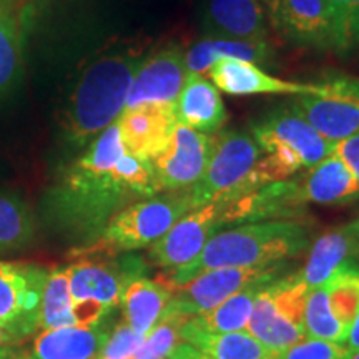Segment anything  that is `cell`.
I'll return each instance as SVG.
<instances>
[{"mask_svg":"<svg viewBox=\"0 0 359 359\" xmlns=\"http://www.w3.org/2000/svg\"><path fill=\"white\" fill-rule=\"evenodd\" d=\"M156 193L154 165L128 154L115 122L62 172L43 210L53 226L90 245L125 206Z\"/></svg>","mask_w":359,"mask_h":359,"instance_id":"1","label":"cell"},{"mask_svg":"<svg viewBox=\"0 0 359 359\" xmlns=\"http://www.w3.org/2000/svg\"><path fill=\"white\" fill-rule=\"evenodd\" d=\"M147 53L138 47L93 58L72 85L60 111V132L72 150H82L123 114L133 77Z\"/></svg>","mask_w":359,"mask_h":359,"instance_id":"2","label":"cell"},{"mask_svg":"<svg viewBox=\"0 0 359 359\" xmlns=\"http://www.w3.org/2000/svg\"><path fill=\"white\" fill-rule=\"evenodd\" d=\"M311 228L299 219H264L219 230L201 253L185 266L161 278L170 290H177L191 278L217 268L266 266L298 257L309 246Z\"/></svg>","mask_w":359,"mask_h":359,"instance_id":"3","label":"cell"},{"mask_svg":"<svg viewBox=\"0 0 359 359\" xmlns=\"http://www.w3.org/2000/svg\"><path fill=\"white\" fill-rule=\"evenodd\" d=\"M250 133L264 155L258 168L268 183L294 177L333 151V145L304 120L291 102L253 120Z\"/></svg>","mask_w":359,"mask_h":359,"instance_id":"4","label":"cell"},{"mask_svg":"<svg viewBox=\"0 0 359 359\" xmlns=\"http://www.w3.org/2000/svg\"><path fill=\"white\" fill-rule=\"evenodd\" d=\"M193 210L191 191H165L125 206L107 223L93 243L77 250L75 255L128 253L151 246L180 218Z\"/></svg>","mask_w":359,"mask_h":359,"instance_id":"5","label":"cell"},{"mask_svg":"<svg viewBox=\"0 0 359 359\" xmlns=\"http://www.w3.org/2000/svg\"><path fill=\"white\" fill-rule=\"evenodd\" d=\"M308 294V286L296 273L271 281L258 294L245 331L271 351L281 353L306 338L303 318Z\"/></svg>","mask_w":359,"mask_h":359,"instance_id":"6","label":"cell"},{"mask_svg":"<svg viewBox=\"0 0 359 359\" xmlns=\"http://www.w3.org/2000/svg\"><path fill=\"white\" fill-rule=\"evenodd\" d=\"M67 268L75 321L85 327L98 326L111 309L120 306L125 286L143 271L138 258H125L118 263L80 259Z\"/></svg>","mask_w":359,"mask_h":359,"instance_id":"7","label":"cell"},{"mask_svg":"<svg viewBox=\"0 0 359 359\" xmlns=\"http://www.w3.org/2000/svg\"><path fill=\"white\" fill-rule=\"evenodd\" d=\"M262 155L250 130H219L215 135L213 150L205 173L198 183L190 188L193 208L217 200L231 201Z\"/></svg>","mask_w":359,"mask_h":359,"instance_id":"8","label":"cell"},{"mask_svg":"<svg viewBox=\"0 0 359 359\" xmlns=\"http://www.w3.org/2000/svg\"><path fill=\"white\" fill-rule=\"evenodd\" d=\"M308 95L293 97L291 105L331 145L359 132V77L330 74Z\"/></svg>","mask_w":359,"mask_h":359,"instance_id":"9","label":"cell"},{"mask_svg":"<svg viewBox=\"0 0 359 359\" xmlns=\"http://www.w3.org/2000/svg\"><path fill=\"white\" fill-rule=\"evenodd\" d=\"M286 262L251 268H217L200 273L173 291L168 308L185 316H198L217 308L224 299L259 280H278L286 276Z\"/></svg>","mask_w":359,"mask_h":359,"instance_id":"10","label":"cell"},{"mask_svg":"<svg viewBox=\"0 0 359 359\" xmlns=\"http://www.w3.org/2000/svg\"><path fill=\"white\" fill-rule=\"evenodd\" d=\"M226 224V201H210L193 208L151 245L150 258L156 266L177 269L193 262L206 243Z\"/></svg>","mask_w":359,"mask_h":359,"instance_id":"11","label":"cell"},{"mask_svg":"<svg viewBox=\"0 0 359 359\" xmlns=\"http://www.w3.org/2000/svg\"><path fill=\"white\" fill-rule=\"evenodd\" d=\"M215 135L175 125L167 147L151 160L160 191H178L195 187L205 173L213 150Z\"/></svg>","mask_w":359,"mask_h":359,"instance_id":"12","label":"cell"},{"mask_svg":"<svg viewBox=\"0 0 359 359\" xmlns=\"http://www.w3.org/2000/svg\"><path fill=\"white\" fill-rule=\"evenodd\" d=\"M47 275L37 264L0 262V323L25 339L39 330Z\"/></svg>","mask_w":359,"mask_h":359,"instance_id":"13","label":"cell"},{"mask_svg":"<svg viewBox=\"0 0 359 359\" xmlns=\"http://www.w3.org/2000/svg\"><path fill=\"white\" fill-rule=\"evenodd\" d=\"M188 77L185 48L168 43L160 50L147 53L135 74L125 110L142 105H175Z\"/></svg>","mask_w":359,"mask_h":359,"instance_id":"14","label":"cell"},{"mask_svg":"<svg viewBox=\"0 0 359 359\" xmlns=\"http://www.w3.org/2000/svg\"><path fill=\"white\" fill-rule=\"evenodd\" d=\"M280 34L299 47L343 53L338 25L326 0H283Z\"/></svg>","mask_w":359,"mask_h":359,"instance_id":"15","label":"cell"},{"mask_svg":"<svg viewBox=\"0 0 359 359\" xmlns=\"http://www.w3.org/2000/svg\"><path fill=\"white\" fill-rule=\"evenodd\" d=\"M208 79L219 92L230 97L250 95H308L318 83L293 82L269 75L262 67L238 58H219L208 70Z\"/></svg>","mask_w":359,"mask_h":359,"instance_id":"16","label":"cell"},{"mask_svg":"<svg viewBox=\"0 0 359 359\" xmlns=\"http://www.w3.org/2000/svg\"><path fill=\"white\" fill-rule=\"evenodd\" d=\"M268 25L259 0H203L201 29L208 37L268 40Z\"/></svg>","mask_w":359,"mask_h":359,"instance_id":"17","label":"cell"},{"mask_svg":"<svg viewBox=\"0 0 359 359\" xmlns=\"http://www.w3.org/2000/svg\"><path fill=\"white\" fill-rule=\"evenodd\" d=\"M116 125L128 154L151 161L172 137L177 125L175 105H142L123 110Z\"/></svg>","mask_w":359,"mask_h":359,"instance_id":"18","label":"cell"},{"mask_svg":"<svg viewBox=\"0 0 359 359\" xmlns=\"http://www.w3.org/2000/svg\"><path fill=\"white\" fill-rule=\"evenodd\" d=\"M304 203L339 206L359 201V183L351 170L334 154L298 173Z\"/></svg>","mask_w":359,"mask_h":359,"instance_id":"19","label":"cell"},{"mask_svg":"<svg viewBox=\"0 0 359 359\" xmlns=\"http://www.w3.org/2000/svg\"><path fill=\"white\" fill-rule=\"evenodd\" d=\"M175 116L177 123L206 135L218 133L228 120L219 90L205 75L193 74H188L175 102Z\"/></svg>","mask_w":359,"mask_h":359,"instance_id":"20","label":"cell"},{"mask_svg":"<svg viewBox=\"0 0 359 359\" xmlns=\"http://www.w3.org/2000/svg\"><path fill=\"white\" fill-rule=\"evenodd\" d=\"M356 258H359V243L348 224L331 228L314 240L306 264L296 275L311 291L325 285L341 266L356 262Z\"/></svg>","mask_w":359,"mask_h":359,"instance_id":"21","label":"cell"},{"mask_svg":"<svg viewBox=\"0 0 359 359\" xmlns=\"http://www.w3.org/2000/svg\"><path fill=\"white\" fill-rule=\"evenodd\" d=\"M111 331L103 326H67L43 330L29 359H97Z\"/></svg>","mask_w":359,"mask_h":359,"instance_id":"22","label":"cell"},{"mask_svg":"<svg viewBox=\"0 0 359 359\" xmlns=\"http://www.w3.org/2000/svg\"><path fill=\"white\" fill-rule=\"evenodd\" d=\"M276 50L268 40H236L222 37H206L193 43L185 50L187 72L193 75H205L219 58H238L251 64H271Z\"/></svg>","mask_w":359,"mask_h":359,"instance_id":"23","label":"cell"},{"mask_svg":"<svg viewBox=\"0 0 359 359\" xmlns=\"http://www.w3.org/2000/svg\"><path fill=\"white\" fill-rule=\"evenodd\" d=\"M182 341L210 359H276L278 353L268 349L248 331L212 333L188 320L182 326Z\"/></svg>","mask_w":359,"mask_h":359,"instance_id":"24","label":"cell"},{"mask_svg":"<svg viewBox=\"0 0 359 359\" xmlns=\"http://www.w3.org/2000/svg\"><path fill=\"white\" fill-rule=\"evenodd\" d=\"M27 7L0 0V97L15 87L24 72Z\"/></svg>","mask_w":359,"mask_h":359,"instance_id":"25","label":"cell"},{"mask_svg":"<svg viewBox=\"0 0 359 359\" xmlns=\"http://www.w3.org/2000/svg\"><path fill=\"white\" fill-rule=\"evenodd\" d=\"M172 298L173 290L161 281L148 280L143 276L133 278L125 286L120 302L125 323L138 334L145 336L167 311Z\"/></svg>","mask_w":359,"mask_h":359,"instance_id":"26","label":"cell"},{"mask_svg":"<svg viewBox=\"0 0 359 359\" xmlns=\"http://www.w3.org/2000/svg\"><path fill=\"white\" fill-rule=\"evenodd\" d=\"M275 280H259L251 283L241 291H238L230 298H226L217 308L210 309L198 316H191L193 325L212 333H231V331H243L248 325L251 309L257 302L258 294Z\"/></svg>","mask_w":359,"mask_h":359,"instance_id":"27","label":"cell"},{"mask_svg":"<svg viewBox=\"0 0 359 359\" xmlns=\"http://www.w3.org/2000/svg\"><path fill=\"white\" fill-rule=\"evenodd\" d=\"M77 326L70 293L69 268H57L47 275L39 311V330Z\"/></svg>","mask_w":359,"mask_h":359,"instance_id":"28","label":"cell"},{"mask_svg":"<svg viewBox=\"0 0 359 359\" xmlns=\"http://www.w3.org/2000/svg\"><path fill=\"white\" fill-rule=\"evenodd\" d=\"M323 286L333 316L349 330L359 313V264H344Z\"/></svg>","mask_w":359,"mask_h":359,"instance_id":"29","label":"cell"},{"mask_svg":"<svg viewBox=\"0 0 359 359\" xmlns=\"http://www.w3.org/2000/svg\"><path fill=\"white\" fill-rule=\"evenodd\" d=\"M304 334L308 338L326 339L346 346L349 330L336 320L327 304L325 286L309 291L304 304Z\"/></svg>","mask_w":359,"mask_h":359,"instance_id":"30","label":"cell"},{"mask_svg":"<svg viewBox=\"0 0 359 359\" xmlns=\"http://www.w3.org/2000/svg\"><path fill=\"white\" fill-rule=\"evenodd\" d=\"M34 218L27 205L12 195H0V251L19 250L34 238Z\"/></svg>","mask_w":359,"mask_h":359,"instance_id":"31","label":"cell"},{"mask_svg":"<svg viewBox=\"0 0 359 359\" xmlns=\"http://www.w3.org/2000/svg\"><path fill=\"white\" fill-rule=\"evenodd\" d=\"M188 316L167 308L160 321L143 336V341L133 359H168L175 348L182 343V326Z\"/></svg>","mask_w":359,"mask_h":359,"instance_id":"32","label":"cell"},{"mask_svg":"<svg viewBox=\"0 0 359 359\" xmlns=\"http://www.w3.org/2000/svg\"><path fill=\"white\" fill-rule=\"evenodd\" d=\"M338 25L343 53L359 52V0H326Z\"/></svg>","mask_w":359,"mask_h":359,"instance_id":"33","label":"cell"},{"mask_svg":"<svg viewBox=\"0 0 359 359\" xmlns=\"http://www.w3.org/2000/svg\"><path fill=\"white\" fill-rule=\"evenodd\" d=\"M346 353L348 348L344 344L306 336L278 353L276 359H343Z\"/></svg>","mask_w":359,"mask_h":359,"instance_id":"34","label":"cell"},{"mask_svg":"<svg viewBox=\"0 0 359 359\" xmlns=\"http://www.w3.org/2000/svg\"><path fill=\"white\" fill-rule=\"evenodd\" d=\"M331 154L339 156L346 163V167L351 170V173L356 177L359 183V132L344 138V140L334 143Z\"/></svg>","mask_w":359,"mask_h":359,"instance_id":"35","label":"cell"},{"mask_svg":"<svg viewBox=\"0 0 359 359\" xmlns=\"http://www.w3.org/2000/svg\"><path fill=\"white\" fill-rule=\"evenodd\" d=\"M25 338L0 323V359H29V353L20 351Z\"/></svg>","mask_w":359,"mask_h":359,"instance_id":"36","label":"cell"},{"mask_svg":"<svg viewBox=\"0 0 359 359\" xmlns=\"http://www.w3.org/2000/svg\"><path fill=\"white\" fill-rule=\"evenodd\" d=\"M266 13L269 27L276 32H281V4L283 0H259Z\"/></svg>","mask_w":359,"mask_h":359,"instance_id":"37","label":"cell"},{"mask_svg":"<svg viewBox=\"0 0 359 359\" xmlns=\"http://www.w3.org/2000/svg\"><path fill=\"white\" fill-rule=\"evenodd\" d=\"M168 359H210V358L203 356L198 349H195L188 343H183L182 341V343L175 348V351L170 354Z\"/></svg>","mask_w":359,"mask_h":359,"instance_id":"38","label":"cell"},{"mask_svg":"<svg viewBox=\"0 0 359 359\" xmlns=\"http://www.w3.org/2000/svg\"><path fill=\"white\" fill-rule=\"evenodd\" d=\"M346 348L349 351H354V349H359V313L358 316L354 318L351 327H349V334L346 339Z\"/></svg>","mask_w":359,"mask_h":359,"instance_id":"39","label":"cell"},{"mask_svg":"<svg viewBox=\"0 0 359 359\" xmlns=\"http://www.w3.org/2000/svg\"><path fill=\"white\" fill-rule=\"evenodd\" d=\"M348 228H349V230H351V233L354 235V238H356L358 243H359V218L353 219L351 223H348Z\"/></svg>","mask_w":359,"mask_h":359,"instance_id":"40","label":"cell"},{"mask_svg":"<svg viewBox=\"0 0 359 359\" xmlns=\"http://www.w3.org/2000/svg\"><path fill=\"white\" fill-rule=\"evenodd\" d=\"M343 359H359V349H354V351H349L346 353V356H344Z\"/></svg>","mask_w":359,"mask_h":359,"instance_id":"41","label":"cell"},{"mask_svg":"<svg viewBox=\"0 0 359 359\" xmlns=\"http://www.w3.org/2000/svg\"><path fill=\"white\" fill-rule=\"evenodd\" d=\"M15 2H20V0H15Z\"/></svg>","mask_w":359,"mask_h":359,"instance_id":"42","label":"cell"}]
</instances>
